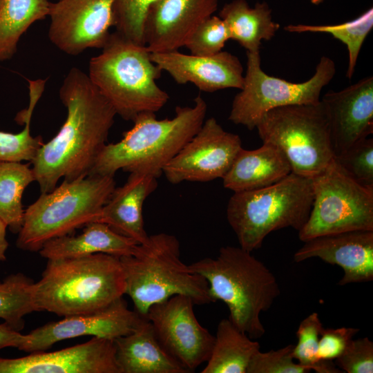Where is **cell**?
I'll return each instance as SVG.
<instances>
[{
	"mask_svg": "<svg viewBox=\"0 0 373 373\" xmlns=\"http://www.w3.org/2000/svg\"><path fill=\"white\" fill-rule=\"evenodd\" d=\"M59 94L67 111L66 120L31 162L41 193L53 190L61 178L73 180L90 173L117 115L88 75L78 68L68 71Z\"/></svg>",
	"mask_w": 373,
	"mask_h": 373,
	"instance_id": "6da1fadb",
	"label": "cell"
},
{
	"mask_svg": "<svg viewBox=\"0 0 373 373\" xmlns=\"http://www.w3.org/2000/svg\"><path fill=\"white\" fill-rule=\"evenodd\" d=\"M193 102V106H177L171 119H157L155 113L137 115L119 142L104 146L89 174L114 177L122 170L160 177L165 166L204 122L206 102L198 95Z\"/></svg>",
	"mask_w": 373,
	"mask_h": 373,
	"instance_id": "7a4b0ae2",
	"label": "cell"
},
{
	"mask_svg": "<svg viewBox=\"0 0 373 373\" xmlns=\"http://www.w3.org/2000/svg\"><path fill=\"white\" fill-rule=\"evenodd\" d=\"M125 291L120 257L97 253L48 260L34 284V303L35 311L64 317L105 308Z\"/></svg>",
	"mask_w": 373,
	"mask_h": 373,
	"instance_id": "3957f363",
	"label": "cell"
},
{
	"mask_svg": "<svg viewBox=\"0 0 373 373\" xmlns=\"http://www.w3.org/2000/svg\"><path fill=\"white\" fill-rule=\"evenodd\" d=\"M205 278L213 300L224 302L229 319L252 339L265 333L260 319L280 294L271 271L251 252L239 247L220 249L216 258H204L189 265Z\"/></svg>",
	"mask_w": 373,
	"mask_h": 373,
	"instance_id": "277c9868",
	"label": "cell"
},
{
	"mask_svg": "<svg viewBox=\"0 0 373 373\" xmlns=\"http://www.w3.org/2000/svg\"><path fill=\"white\" fill-rule=\"evenodd\" d=\"M162 72L146 46L115 31L102 52L90 59L88 76L117 115L133 122L141 113H155L167 103L169 95L156 82Z\"/></svg>",
	"mask_w": 373,
	"mask_h": 373,
	"instance_id": "5b68a950",
	"label": "cell"
},
{
	"mask_svg": "<svg viewBox=\"0 0 373 373\" xmlns=\"http://www.w3.org/2000/svg\"><path fill=\"white\" fill-rule=\"evenodd\" d=\"M126 291L134 310L145 317L153 305L174 295L189 296L195 305L213 303L204 277L191 271L180 258V245L171 234L149 236L132 256L120 257Z\"/></svg>",
	"mask_w": 373,
	"mask_h": 373,
	"instance_id": "8992f818",
	"label": "cell"
},
{
	"mask_svg": "<svg viewBox=\"0 0 373 373\" xmlns=\"http://www.w3.org/2000/svg\"><path fill=\"white\" fill-rule=\"evenodd\" d=\"M115 187L113 176L89 174L41 193L24 211L17 247L39 251L48 241L97 221Z\"/></svg>",
	"mask_w": 373,
	"mask_h": 373,
	"instance_id": "52a82bcc",
	"label": "cell"
},
{
	"mask_svg": "<svg viewBox=\"0 0 373 373\" xmlns=\"http://www.w3.org/2000/svg\"><path fill=\"white\" fill-rule=\"evenodd\" d=\"M312 202V179L291 172L268 186L233 192L227 218L240 247L252 252L274 231L291 227L298 231L308 219Z\"/></svg>",
	"mask_w": 373,
	"mask_h": 373,
	"instance_id": "ba28073f",
	"label": "cell"
},
{
	"mask_svg": "<svg viewBox=\"0 0 373 373\" xmlns=\"http://www.w3.org/2000/svg\"><path fill=\"white\" fill-rule=\"evenodd\" d=\"M256 128L262 143L278 147L291 172L314 178L334 160L329 125L322 102L281 106L267 112Z\"/></svg>",
	"mask_w": 373,
	"mask_h": 373,
	"instance_id": "9c48e42d",
	"label": "cell"
},
{
	"mask_svg": "<svg viewBox=\"0 0 373 373\" xmlns=\"http://www.w3.org/2000/svg\"><path fill=\"white\" fill-rule=\"evenodd\" d=\"M336 73L334 61L323 56L313 76L301 83L273 77L261 68L260 52H247L244 84L232 102L229 120L251 131L269 111L285 106L314 104Z\"/></svg>",
	"mask_w": 373,
	"mask_h": 373,
	"instance_id": "30bf717a",
	"label": "cell"
},
{
	"mask_svg": "<svg viewBox=\"0 0 373 373\" xmlns=\"http://www.w3.org/2000/svg\"><path fill=\"white\" fill-rule=\"evenodd\" d=\"M312 182V207L298 231L301 241L341 232L373 231V188L354 181L335 159Z\"/></svg>",
	"mask_w": 373,
	"mask_h": 373,
	"instance_id": "8fae6325",
	"label": "cell"
},
{
	"mask_svg": "<svg viewBox=\"0 0 373 373\" xmlns=\"http://www.w3.org/2000/svg\"><path fill=\"white\" fill-rule=\"evenodd\" d=\"M193 300L174 295L150 307L146 318L164 350L188 373L209 359L215 336L195 317Z\"/></svg>",
	"mask_w": 373,
	"mask_h": 373,
	"instance_id": "7c38bea8",
	"label": "cell"
},
{
	"mask_svg": "<svg viewBox=\"0 0 373 373\" xmlns=\"http://www.w3.org/2000/svg\"><path fill=\"white\" fill-rule=\"evenodd\" d=\"M242 148L239 135L226 131L210 117L165 166L162 174L173 184L222 178Z\"/></svg>",
	"mask_w": 373,
	"mask_h": 373,
	"instance_id": "4fadbf2b",
	"label": "cell"
},
{
	"mask_svg": "<svg viewBox=\"0 0 373 373\" xmlns=\"http://www.w3.org/2000/svg\"><path fill=\"white\" fill-rule=\"evenodd\" d=\"M115 0H57L51 2L48 38L61 52L77 55L102 48L113 26Z\"/></svg>",
	"mask_w": 373,
	"mask_h": 373,
	"instance_id": "5bb4252c",
	"label": "cell"
},
{
	"mask_svg": "<svg viewBox=\"0 0 373 373\" xmlns=\"http://www.w3.org/2000/svg\"><path fill=\"white\" fill-rule=\"evenodd\" d=\"M143 318L134 309H129L122 297L105 308L64 316L32 330L27 334V342L21 350L29 353L45 351L61 341L84 336L115 341L133 332Z\"/></svg>",
	"mask_w": 373,
	"mask_h": 373,
	"instance_id": "9a60e30c",
	"label": "cell"
},
{
	"mask_svg": "<svg viewBox=\"0 0 373 373\" xmlns=\"http://www.w3.org/2000/svg\"><path fill=\"white\" fill-rule=\"evenodd\" d=\"M0 373H119L113 340L92 337L60 350L0 357Z\"/></svg>",
	"mask_w": 373,
	"mask_h": 373,
	"instance_id": "2e32d148",
	"label": "cell"
},
{
	"mask_svg": "<svg viewBox=\"0 0 373 373\" xmlns=\"http://www.w3.org/2000/svg\"><path fill=\"white\" fill-rule=\"evenodd\" d=\"M218 0H157L149 8L144 39L151 53L178 50L217 10Z\"/></svg>",
	"mask_w": 373,
	"mask_h": 373,
	"instance_id": "e0dca14e",
	"label": "cell"
},
{
	"mask_svg": "<svg viewBox=\"0 0 373 373\" xmlns=\"http://www.w3.org/2000/svg\"><path fill=\"white\" fill-rule=\"evenodd\" d=\"M335 157L373 133V77H365L321 99Z\"/></svg>",
	"mask_w": 373,
	"mask_h": 373,
	"instance_id": "ac0fdd59",
	"label": "cell"
},
{
	"mask_svg": "<svg viewBox=\"0 0 373 373\" xmlns=\"http://www.w3.org/2000/svg\"><path fill=\"white\" fill-rule=\"evenodd\" d=\"M294 254L303 262L318 258L338 265L343 276L338 285L370 282L373 280V231L357 230L317 236L305 242Z\"/></svg>",
	"mask_w": 373,
	"mask_h": 373,
	"instance_id": "d6986e66",
	"label": "cell"
},
{
	"mask_svg": "<svg viewBox=\"0 0 373 373\" xmlns=\"http://www.w3.org/2000/svg\"><path fill=\"white\" fill-rule=\"evenodd\" d=\"M151 57L178 84L192 83L206 93L225 88L240 90L243 86L242 65L238 57L227 51L199 56L174 50L151 53Z\"/></svg>",
	"mask_w": 373,
	"mask_h": 373,
	"instance_id": "ffe728a7",
	"label": "cell"
},
{
	"mask_svg": "<svg viewBox=\"0 0 373 373\" xmlns=\"http://www.w3.org/2000/svg\"><path fill=\"white\" fill-rule=\"evenodd\" d=\"M126 182L115 187L103 207L97 222L108 224L117 233L138 244L149 236L144 229L143 206L156 189L157 178L142 172H131Z\"/></svg>",
	"mask_w": 373,
	"mask_h": 373,
	"instance_id": "44dd1931",
	"label": "cell"
},
{
	"mask_svg": "<svg viewBox=\"0 0 373 373\" xmlns=\"http://www.w3.org/2000/svg\"><path fill=\"white\" fill-rule=\"evenodd\" d=\"M291 173L290 164L282 151L273 144L262 143L254 150L242 148L222 179L224 188L239 192L268 186Z\"/></svg>",
	"mask_w": 373,
	"mask_h": 373,
	"instance_id": "7402d4cb",
	"label": "cell"
},
{
	"mask_svg": "<svg viewBox=\"0 0 373 373\" xmlns=\"http://www.w3.org/2000/svg\"><path fill=\"white\" fill-rule=\"evenodd\" d=\"M114 342L119 373H188L164 350L145 317L133 332Z\"/></svg>",
	"mask_w": 373,
	"mask_h": 373,
	"instance_id": "603a6c76",
	"label": "cell"
},
{
	"mask_svg": "<svg viewBox=\"0 0 373 373\" xmlns=\"http://www.w3.org/2000/svg\"><path fill=\"white\" fill-rule=\"evenodd\" d=\"M77 236L66 235L46 242L39 251L47 259L79 257L104 253L118 257L132 256L138 243L121 235L108 224L101 222H91L84 226Z\"/></svg>",
	"mask_w": 373,
	"mask_h": 373,
	"instance_id": "cb8c5ba5",
	"label": "cell"
},
{
	"mask_svg": "<svg viewBox=\"0 0 373 373\" xmlns=\"http://www.w3.org/2000/svg\"><path fill=\"white\" fill-rule=\"evenodd\" d=\"M218 17L225 23L230 39L236 41L247 52H260L262 41L271 39L280 28L265 1L251 7L246 0H233L222 6Z\"/></svg>",
	"mask_w": 373,
	"mask_h": 373,
	"instance_id": "d4e9b609",
	"label": "cell"
},
{
	"mask_svg": "<svg viewBox=\"0 0 373 373\" xmlns=\"http://www.w3.org/2000/svg\"><path fill=\"white\" fill-rule=\"evenodd\" d=\"M260 350L258 341L236 327L229 318L221 320L214 344L202 373H247L254 355Z\"/></svg>",
	"mask_w": 373,
	"mask_h": 373,
	"instance_id": "484cf974",
	"label": "cell"
},
{
	"mask_svg": "<svg viewBox=\"0 0 373 373\" xmlns=\"http://www.w3.org/2000/svg\"><path fill=\"white\" fill-rule=\"evenodd\" d=\"M49 0H1L0 6V62L16 53L22 35L36 21L48 17Z\"/></svg>",
	"mask_w": 373,
	"mask_h": 373,
	"instance_id": "4316f807",
	"label": "cell"
},
{
	"mask_svg": "<svg viewBox=\"0 0 373 373\" xmlns=\"http://www.w3.org/2000/svg\"><path fill=\"white\" fill-rule=\"evenodd\" d=\"M33 181L35 174L28 164L0 160V218L13 233H19L22 227V195Z\"/></svg>",
	"mask_w": 373,
	"mask_h": 373,
	"instance_id": "83f0119b",
	"label": "cell"
},
{
	"mask_svg": "<svg viewBox=\"0 0 373 373\" xmlns=\"http://www.w3.org/2000/svg\"><path fill=\"white\" fill-rule=\"evenodd\" d=\"M373 28V9L369 8L357 18L335 25L289 24L284 30L289 32H323L343 43L348 51L346 77L351 79L363 44Z\"/></svg>",
	"mask_w": 373,
	"mask_h": 373,
	"instance_id": "f1b7e54d",
	"label": "cell"
},
{
	"mask_svg": "<svg viewBox=\"0 0 373 373\" xmlns=\"http://www.w3.org/2000/svg\"><path fill=\"white\" fill-rule=\"evenodd\" d=\"M34 284L21 273L0 281V318L16 330L23 327V317L35 311Z\"/></svg>",
	"mask_w": 373,
	"mask_h": 373,
	"instance_id": "f546056e",
	"label": "cell"
},
{
	"mask_svg": "<svg viewBox=\"0 0 373 373\" xmlns=\"http://www.w3.org/2000/svg\"><path fill=\"white\" fill-rule=\"evenodd\" d=\"M323 328L316 312H313L304 318L296 332L298 341L293 347V357L299 363L317 373L342 372L333 361L318 358V341Z\"/></svg>",
	"mask_w": 373,
	"mask_h": 373,
	"instance_id": "4dcf8cb0",
	"label": "cell"
},
{
	"mask_svg": "<svg viewBox=\"0 0 373 373\" xmlns=\"http://www.w3.org/2000/svg\"><path fill=\"white\" fill-rule=\"evenodd\" d=\"M157 0H115L113 6L115 31L128 40L145 46L144 27L147 11Z\"/></svg>",
	"mask_w": 373,
	"mask_h": 373,
	"instance_id": "1f68e13d",
	"label": "cell"
},
{
	"mask_svg": "<svg viewBox=\"0 0 373 373\" xmlns=\"http://www.w3.org/2000/svg\"><path fill=\"white\" fill-rule=\"evenodd\" d=\"M342 169L358 184L373 188V138L366 137L335 157Z\"/></svg>",
	"mask_w": 373,
	"mask_h": 373,
	"instance_id": "d6a6232c",
	"label": "cell"
},
{
	"mask_svg": "<svg viewBox=\"0 0 373 373\" xmlns=\"http://www.w3.org/2000/svg\"><path fill=\"white\" fill-rule=\"evenodd\" d=\"M229 39V32L224 21L212 15L194 30L184 47L192 55L209 56L221 52Z\"/></svg>",
	"mask_w": 373,
	"mask_h": 373,
	"instance_id": "836d02e7",
	"label": "cell"
},
{
	"mask_svg": "<svg viewBox=\"0 0 373 373\" xmlns=\"http://www.w3.org/2000/svg\"><path fill=\"white\" fill-rule=\"evenodd\" d=\"M30 122L18 133L0 131V160L7 162H32L39 149L44 143L41 136L30 133Z\"/></svg>",
	"mask_w": 373,
	"mask_h": 373,
	"instance_id": "e575fe53",
	"label": "cell"
},
{
	"mask_svg": "<svg viewBox=\"0 0 373 373\" xmlns=\"http://www.w3.org/2000/svg\"><path fill=\"white\" fill-rule=\"evenodd\" d=\"M294 345L276 350L257 352L251 358L247 373H307L311 369L296 362L293 357Z\"/></svg>",
	"mask_w": 373,
	"mask_h": 373,
	"instance_id": "d590c367",
	"label": "cell"
},
{
	"mask_svg": "<svg viewBox=\"0 0 373 373\" xmlns=\"http://www.w3.org/2000/svg\"><path fill=\"white\" fill-rule=\"evenodd\" d=\"M334 363L347 373H372L373 342L368 337L352 339Z\"/></svg>",
	"mask_w": 373,
	"mask_h": 373,
	"instance_id": "8d00e7d4",
	"label": "cell"
},
{
	"mask_svg": "<svg viewBox=\"0 0 373 373\" xmlns=\"http://www.w3.org/2000/svg\"><path fill=\"white\" fill-rule=\"evenodd\" d=\"M358 332V329L351 327L323 328L318 341V358L335 360Z\"/></svg>",
	"mask_w": 373,
	"mask_h": 373,
	"instance_id": "74e56055",
	"label": "cell"
},
{
	"mask_svg": "<svg viewBox=\"0 0 373 373\" xmlns=\"http://www.w3.org/2000/svg\"><path fill=\"white\" fill-rule=\"evenodd\" d=\"M27 340V334H22L5 323L0 324V350L10 347L21 350Z\"/></svg>",
	"mask_w": 373,
	"mask_h": 373,
	"instance_id": "f35d334b",
	"label": "cell"
},
{
	"mask_svg": "<svg viewBox=\"0 0 373 373\" xmlns=\"http://www.w3.org/2000/svg\"><path fill=\"white\" fill-rule=\"evenodd\" d=\"M8 225L0 218V261L6 260V251L8 247V242L6 240V228Z\"/></svg>",
	"mask_w": 373,
	"mask_h": 373,
	"instance_id": "ab89813d",
	"label": "cell"
},
{
	"mask_svg": "<svg viewBox=\"0 0 373 373\" xmlns=\"http://www.w3.org/2000/svg\"><path fill=\"white\" fill-rule=\"evenodd\" d=\"M311 3L314 5H318L321 3L324 0H310Z\"/></svg>",
	"mask_w": 373,
	"mask_h": 373,
	"instance_id": "60d3db41",
	"label": "cell"
},
{
	"mask_svg": "<svg viewBox=\"0 0 373 373\" xmlns=\"http://www.w3.org/2000/svg\"><path fill=\"white\" fill-rule=\"evenodd\" d=\"M1 0H0V6H1Z\"/></svg>",
	"mask_w": 373,
	"mask_h": 373,
	"instance_id": "b9f144b4",
	"label": "cell"
}]
</instances>
